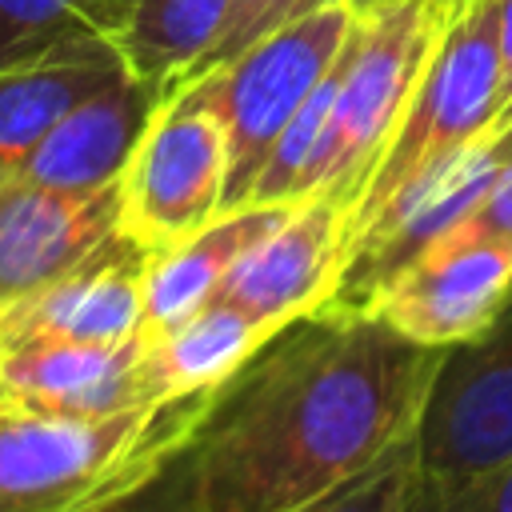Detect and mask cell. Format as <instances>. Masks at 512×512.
<instances>
[{
	"label": "cell",
	"mask_w": 512,
	"mask_h": 512,
	"mask_svg": "<svg viewBox=\"0 0 512 512\" xmlns=\"http://www.w3.org/2000/svg\"><path fill=\"white\" fill-rule=\"evenodd\" d=\"M500 116L496 0H440V24L408 108L372 164L352 212L348 244L372 228L416 180L452 160Z\"/></svg>",
	"instance_id": "obj_3"
},
{
	"label": "cell",
	"mask_w": 512,
	"mask_h": 512,
	"mask_svg": "<svg viewBox=\"0 0 512 512\" xmlns=\"http://www.w3.org/2000/svg\"><path fill=\"white\" fill-rule=\"evenodd\" d=\"M404 512H512V456L452 484H428L412 476Z\"/></svg>",
	"instance_id": "obj_21"
},
{
	"label": "cell",
	"mask_w": 512,
	"mask_h": 512,
	"mask_svg": "<svg viewBox=\"0 0 512 512\" xmlns=\"http://www.w3.org/2000/svg\"><path fill=\"white\" fill-rule=\"evenodd\" d=\"M148 336L36 340L0 348V384L20 400L64 416H116L156 404L144 380Z\"/></svg>",
	"instance_id": "obj_12"
},
{
	"label": "cell",
	"mask_w": 512,
	"mask_h": 512,
	"mask_svg": "<svg viewBox=\"0 0 512 512\" xmlns=\"http://www.w3.org/2000/svg\"><path fill=\"white\" fill-rule=\"evenodd\" d=\"M228 12L232 0H136L116 48L132 76L168 96L200 72Z\"/></svg>",
	"instance_id": "obj_17"
},
{
	"label": "cell",
	"mask_w": 512,
	"mask_h": 512,
	"mask_svg": "<svg viewBox=\"0 0 512 512\" xmlns=\"http://www.w3.org/2000/svg\"><path fill=\"white\" fill-rule=\"evenodd\" d=\"M292 204H244L220 212L200 232L180 244L152 252L144 272V336H160L184 316H192L204 300H212L244 256L252 240H260Z\"/></svg>",
	"instance_id": "obj_15"
},
{
	"label": "cell",
	"mask_w": 512,
	"mask_h": 512,
	"mask_svg": "<svg viewBox=\"0 0 512 512\" xmlns=\"http://www.w3.org/2000/svg\"><path fill=\"white\" fill-rule=\"evenodd\" d=\"M440 352L332 300L288 320L188 436L196 512H292L364 472L416 432Z\"/></svg>",
	"instance_id": "obj_1"
},
{
	"label": "cell",
	"mask_w": 512,
	"mask_h": 512,
	"mask_svg": "<svg viewBox=\"0 0 512 512\" xmlns=\"http://www.w3.org/2000/svg\"><path fill=\"white\" fill-rule=\"evenodd\" d=\"M436 24L440 0H400L372 16H356L332 120L312 172V196H332L352 212L372 164L408 108Z\"/></svg>",
	"instance_id": "obj_5"
},
{
	"label": "cell",
	"mask_w": 512,
	"mask_h": 512,
	"mask_svg": "<svg viewBox=\"0 0 512 512\" xmlns=\"http://www.w3.org/2000/svg\"><path fill=\"white\" fill-rule=\"evenodd\" d=\"M348 252V208L332 196L292 204L224 276L220 292L268 328L316 312L336 296Z\"/></svg>",
	"instance_id": "obj_9"
},
{
	"label": "cell",
	"mask_w": 512,
	"mask_h": 512,
	"mask_svg": "<svg viewBox=\"0 0 512 512\" xmlns=\"http://www.w3.org/2000/svg\"><path fill=\"white\" fill-rule=\"evenodd\" d=\"M352 28L356 12L344 0H328L268 32L220 68L196 76L228 132L224 212L248 200L252 180L264 168L272 144L280 140L296 108L312 96V88L324 80V72L336 64Z\"/></svg>",
	"instance_id": "obj_4"
},
{
	"label": "cell",
	"mask_w": 512,
	"mask_h": 512,
	"mask_svg": "<svg viewBox=\"0 0 512 512\" xmlns=\"http://www.w3.org/2000/svg\"><path fill=\"white\" fill-rule=\"evenodd\" d=\"M320 4H328V0H232V12L224 20V28H220V40L212 44V52L204 56V64H200L196 76L220 68L224 60L240 56L244 48H252L256 40H264L268 32L284 28L288 20H296V16H304V12L320 8Z\"/></svg>",
	"instance_id": "obj_22"
},
{
	"label": "cell",
	"mask_w": 512,
	"mask_h": 512,
	"mask_svg": "<svg viewBox=\"0 0 512 512\" xmlns=\"http://www.w3.org/2000/svg\"><path fill=\"white\" fill-rule=\"evenodd\" d=\"M148 248L120 228L64 276L0 316V348L36 340H128L144 332Z\"/></svg>",
	"instance_id": "obj_11"
},
{
	"label": "cell",
	"mask_w": 512,
	"mask_h": 512,
	"mask_svg": "<svg viewBox=\"0 0 512 512\" xmlns=\"http://www.w3.org/2000/svg\"><path fill=\"white\" fill-rule=\"evenodd\" d=\"M116 40H72L32 60L0 68V176H12L28 152L92 92L124 76Z\"/></svg>",
	"instance_id": "obj_14"
},
{
	"label": "cell",
	"mask_w": 512,
	"mask_h": 512,
	"mask_svg": "<svg viewBox=\"0 0 512 512\" xmlns=\"http://www.w3.org/2000/svg\"><path fill=\"white\" fill-rule=\"evenodd\" d=\"M460 228H476V232H492V236L512 240V164H508V172L496 180V188L484 196V204H480ZM452 232H456V228H452Z\"/></svg>",
	"instance_id": "obj_23"
},
{
	"label": "cell",
	"mask_w": 512,
	"mask_h": 512,
	"mask_svg": "<svg viewBox=\"0 0 512 512\" xmlns=\"http://www.w3.org/2000/svg\"><path fill=\"white\" fill-rule=\"evenodd\" d=\"M208 400L212 392L116 416H64L0 384V512H76L140 480L192 436Z\"/></svg>",
	"instance_id": "obj_2"
},
{
	"label": "cell",
	"mask_w": 512,
	"mask_h": 512,
	"mask_svg": "<svg viewBox=\"0 0 512 512\" xmlns=\"http://www.w3.org/2000/svg\"><path fill=\"white\" fill-rule=\"evenodd\" d=\"M416 480L452 484L512 456V292L468 340L448 344L416 416Z\"/></svg>",
	"instance_id": "obj_7"
},
{
	"label": "cell",
	"mask_w": 512,
	"mask_h": 512,
	"mask_svg": "<svg viewBox=\"0 0 512 512\" xmlns=\"http://www.w3.org/2000/svg\"><path fill=\"white\" fill-rule=\"evenodd\" d=\"M228 132L204 88H172L120 176V232L164 252L224 212Z\"/></svg>",
	"instance_id": "obj_6"
},
{
	"label": "cell",
	"mask_w": 512,
	"mask_h": 512,
	"mask_svg": "<svg viewBox=\"0 0 512 512\" xmlns=\"http://www.w3.org/2000/svg\"><path fill=\"white\" fill-rule=\"evenodd\" d=\"M76 512H196V464L192 444H176L140 480L76 508Z\"/></svg>",
	"instance_id": "obj_20"
},
{
	"label": "cell",
	"mask_w": 512,
	"mask_h": 512,
	"mask_svg": "<svg viewBox=\"0 0 512 512\" xmlns=\"http://www.w3.org/2000/svg\"><path fill=\"white\" fill-rule=\"evenodd\" d=\"M344 4H348L356 16H372L376 8H384V4H400V0H344Z\"/></svg>",
	"instance_id": "obj_25"
},
{
	"label": "cell",
	"mask_w": 512,
	"mask_h": 512,
	"mask_svg": "<svg viewBox=\"0 0 512 512\" xmlns=\"http://www.w3.org/2000/svg\"><path fill=\"white\" fill-rule=\"evenodd\" d=\"M160 100L164 92L144 84L140 76H116L52 128L16 168V176L60 192H100L120 184L128 156L140 144Z\"/></svg>",
	"instance_id": "obj_13"
},
{
	"label": "cell",
	"mask_w": 512,
	"mask_h": 512,
	"mask_svg": "<svg viewBox=\"0 0 512 512\" xmlns=\"http://www.w3.org/2000/svg\"><path fill=\"white\" fill-rule=\"evenodd\" d=\"M496 32H500V116L512 120V0H496Z\"/></svg>",
	"instance_id": "obj_24"
},
{
	"label": "cell",
	"mask_w": 512,
	"mask_h": 512,
	"mask_svg": "<svg viewBox=\"0 0 512 512\" xmlns=\"http://www.w3.org/2000/svg\"><path fill=\"white\" fill-rule=\"evenodd\" d=\"M272 332L276 328H268L248 308L216 292L168 332L148 336V352H144L148 396L160 404V400L216 392L256 356V348Z\"/></svg>",
	"instance_id": "obj_16"
},
{
	"label": "cell",
	"mask_w": 512,
	"mask_h": 512,
	"mask_svg": "<svg viewBox=\"0 0 512 512\" xmlns=\"http://www.w3.org/2000/svg\"><path fill=\"white\" fill-rule=\"evenodd\" d=\"M120 228V184L60 192L0 176V316L64 276Z\"/></svg>",
	"instance_id": "obj_10"
},
{
	"label": "cell",
	"mask_w": 512,
	"mask_h": 512,
	"mask_svg": "<svg viewBox=\"0 0 512 512\" xmlns=\"http://www.w3.org/2000/svg\"><path fill=\"white\" fill-rule=\"evenodd\" d=\"M512 292V240L456 228L392 272L364 304L416 344L448 348L476 336Z\"/></svg>",
	"instance_id": "obj_8"
},
{
	"label": "cell",
	"mask_w": 512,
	"mask_h": 512,
	"mask_svg": "<svg viewBox=\"0 0 512 512\" xmlns=\"http://www.w3.org/2000/svg\"><path fill=\"white\" fill-rule=\"evenodd\" d=\"M412 476H416V444L408 436L392 444L380 460H372L364 472L340 480L336 488L320 492L316 500L292 512H404Z\"/></svg>",
	"instance_id": "obj_19"
},
{
	"label": "cell",
	"mask_w": 512,
	"mask_h": 512,
	"mask_svg": "<svg viewBox=\"0 0 512 512\" xmlns=\"http://www.w3.org/2000/svg\"><path fill=\"white\" fill-rule=\"evenodd\" d=\"M136 0H0V68L72 40H120Z\"/></svg>",
	"instance_id": "obj_18"
}]
</instances>
